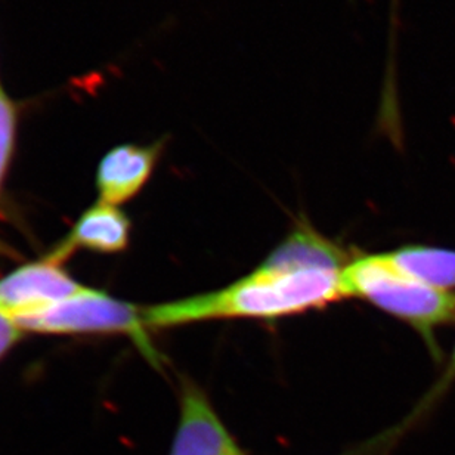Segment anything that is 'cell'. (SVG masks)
I'll return each instance as SVG.
<instances>
[{
  "mask_svg": "<svg viewBox=\"0 0 455 455\" xmlns=\"http://www.w3.org/2000/svg\"><path fill=\"white\" fill-rule=\"evenodd\" d=\"M24 333L52 336H126L149 363L160 365V355L154 349L145 324L144 307L113 298L106 291L88 289L73 298L55 303L33 315L13 320Z\"/></svg>",
  "mask_w": 455,
  "mask_h": 455,
  "instance_id": "3957f363",
  "label": "cell"
},
{
  "mask_svg": "<svg viewBox=\"0 0 455 455\" xmlns=\"http://www.w3.org/2000/svg\"><path fill=\"white\" fill-rule=\"evenodd\" d=\"M343 298H359L411 325L436 361V329L455 320V294L434 289L399 271L385 253L359 254L341 271Z\"/></svg>",
  "mask_w": 455,
  "mask_h": 455,
  "instance_id": "7a4b0ae2",
  "label": "cell"
},
{
  "mask_svg": "<svg viewBox=\"0 0 455 455\" xmlns=\"http://www.w3.org/2000/svg\"><path fill=\"white\" fill-rule=\"evenodd\" d=\"M180 401V421L169 455H249L197 383L182 379Z\"/></svg>",
  "mask_w": 455,
  "mask_h": 455,
  "instance_id": "5b68a950",
  "label": "cell"
},
{
  "mask_svg": "<svg viewBox=\"0 0 455 455\" xmlns=\"http://www.w3.org/2000/svg\"><path fill=\"white\" fill-rule=\"evenodd\" d=\"M455 383V343L454 349H452L451 356L448 359L447 365H445V370H443V374L439 377L436 383L432 386V389L427 392V394L423 396L419 405H417L414 410H412L411 414L405 419V420L401 423V425L396 427V430H390L386 434L385 439L381 441V443H392V439L395 438V435L396 436H401V435L405 434L407 429L412 427V426H416L419 421L426 416V414H429L432 411V408L436 405V403L441 401V399L445 396L448 390L451 389V386Z\"/></svg>",
  "mask_w": 455,
  "mask_h": 455,
  "instance_id": "30bf717a",
  "label": "cell"
},
{
  "mask_svg": "<svg viewBox=\"0 0 455 455\" xmlns=\"http://www.w3.org/2000/svg\"><path fill=\"white\" fill-rule=\"evenodd\" d=\"M349 254L307 220L249 275L224 289L144 307L148 330L212 320H278L321 309L343 299L341 271Z\"/></svg>",
  "mask_w": 455,
  "mask_h": 455,
  "instance_id": "6da1fadb",
  "label": "cell"
},
{
  "mask_svg": "<svg viewBox=\"0 0 455 455\" xmlns=\"http://www.w3.org/2000/svg\"><path fill=\"white\" fill-rule=\"evenodd\" d=\"M132 222L122 207L97 200L82 213L75 227L53 247L46 258L64 263L77 251L114 254L124 251L131 243Z\"/></svg>",
  "mask_w": 455,
  "mask_h": 455,
  "instance_id": "52a82bcc",
  "label": "cell"
},
{
  "mask_svg": "<svg viewBox=\"0 0 455 455\" xmlns=\"http://www.w3.org/2000/svg\"><path fill=\"white\" fill-rule=\"evenodd\" d=\"M88 289L61 263L44 258L0 278V314L9 320L33 315Z\"/></svg>",
  "mask_w": 455,
  "mask_h": 455,
  "instance_id": "277c9868",
  "label": "cell"
},
{
  "mask_svg": "<svg viewBox=\"0 0 455 455\" xmlns=\"http://www.w3.org/2000/svg\"><path fill=\"white\" fill-rule=\"evenodd\" d=\"M167 140L163 136L151 144H122L108 149L98 164V200L122 206L135 198L154 175Z\"/></svg>",
  "mask_w": 455,
  "mask_h": 455,
  "instance_id": "8992f818",
  "label": "cell"
},
{
  "mask_svg": "<svg viewBox=\"0 0 455 455\" xmlns=\"http://www.w3.org/2000/svg\"><path fill=\"white\" fill-rule=\"evenodd\" d=\"M21 106L0 86V194L17 148Z\"/></svg>",
  "mask_w": 455,
  "mask_h": 455,
  "instance_id": "9c48e42d",
  "label": "cell"
},
{
  "mask_svg": "<svg viewBox=\"0 0 455 455\" xmlns=\"http://www.w3.org/2000/svg\"><path fill=\"white\" fill-rule=\"evenodd\" d=\"M6 253V247H4V244H2V241H0V253Z\"/></svg>",
  "mask_w": 455,
  "mask_h": 455,
  "instance_id": "7c38bea8",
  "label": "cell"
},
{
  "mask_svg": "<svg viewBox=\"0 0 455 455\" xmlns=\"http://www.w3.org/2000/svg\"><path fill=\"white\" fill-rule=\"evenodd\" d=\"M386 258L414 280L434 289H455V250L430 245H403Z\"/></svg>",
  "mask_w": 455,
  "mask_h": 455,
  "instance_id": "ba28073f",
  "label": "cell"
},
{
  "mask_svg": "<svg viewBox=\"0 0 455 455\" xmlns=\"http://www.w3.org/2000/svg\"><path fill=\"white\" fill-rule=\"evenodd\" d=\"M24 334L26 333L18 329L12 320L0 314V359L21 340Z\"/></svg>",
  "mask_w": 455,
  "mask_h": 455,
  "instance_id": "8fae6325",
  "label": "cell"
}]
</instances>
